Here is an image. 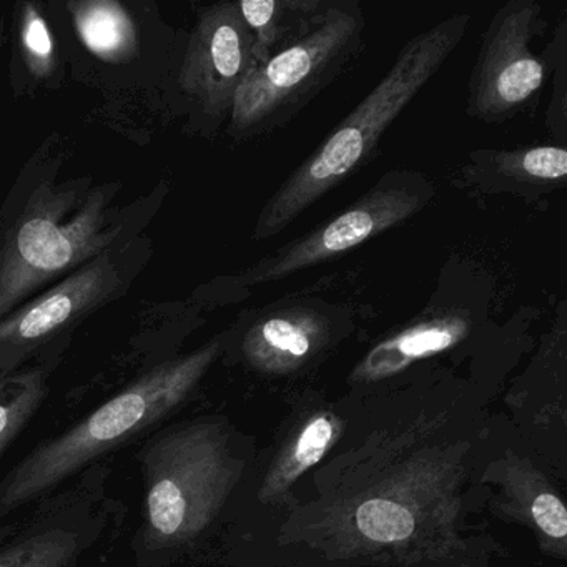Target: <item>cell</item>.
<instances>
[{
  "label": "cell",
  "instance_id": "obj_3",
  "mask_svg": "<svg viewBox=\"0 0 567 567\" xmlns=\"http://www.w3.org/2000/svg\"><path fill=\"white\" fill-rule=\"evenodd\" d=\"M470 24V14H454L410 39L377 87L268 198L255 220L251 240L277 237L371 162L388 128L453 55Z\"/></svg>",
  "mask_w": 567,
  "mask_h": 567
},
{
  "label": "cell",
  "instance_id": "obj_14",
  "mask_svg": "<svg viewBox=\"0 0 567 567\" xmlns=\"http://www.w3.org/2000/svg\"><path fill=\"white\" fill-rule=\"evenodd\" d=\"M474 317L461 308L427 311L377 341L348 373L344 393L357 398L386 393L441 367V358L461 353L474 333Z\"/></svg>",
  "mask_w": 567,
  "mask_h": 567
},
{
  "label": "cell",
  "instance_id": "obj_8",
  "mask_svg": "<svg viewBox=\"0 0 567 567\" xmlns=\"http://www.w3.org/2000/svg\"><path fill=\"white\" fill-rule=\"evenodd\" d=\"M434 194L433 182L420 172H386L343 212L255 261L235 285L251 290L341 257L421 214Z\"/></svg>",
  "mask_w": 567,
  "mask_h": 567
},
{
  "label": "cell",
  "instance_id": "obj_5",
  "mask_svg": "<svg viewBox=\"0 0 567 567\" xmlns=\"http://www.w3.org/2000/svg\"><path fill=\"white\" fill-rule=\"evenodd\" d=\"M364 31L367 19L357 0H331L310 35L251 65L231 105L230 137L257 141L290 124L360 58L367 48Z\"/></svg>",
  "mask_w": 567,
  "mask_h": 567
},
{
  "label": "cell",
  "instance_id": "obj_15",
  "mask_svg": "<svg viewBox=\"0 0 567 567\" xmlns=\"http://www.w3.org/2000/svg\"><path fill=\"white\" fill-rule=\"evenodd\" d=\"M121 287L117 268L101 255L0 320V357L22 353L87 317Z\"/></svg>",
  "mask_w": 567,
  "mask_h": 567
},
{
  "label": "cell",
  "instance_id": "obj_12",
  "mask_svg": "<svg viewBox=\"0 0 567 567\" xmlns=\"http://www.w3.org/2000/svg\"><path fill=\"white\" fill-rule=\"evenodd\" d=\"M254 64V38L237 2L198 14L178 72V87L210 125L228 122L235 94Z\"/></svg>",
  "mask_w": 567,
  "mask_h": 567
},
{
  "label": "cell",
  "instance_id": "obj_21",
  "mask_svg": "<svg viewBox=\"0 0 567 567\" xmlns=\"http://www.w3.org/2000/svg\"><path fill=\"white\" fill-rule=\"evenodd\" d=\"M18 35L22 59L31 74L41 81L51 78L59 64L58 42L38 6H19Z\"/></svg>",
  "mask_w": 567,
  "mask_h": 567
},
{
  "label": "cell",
  "instance_id": "obj_20",
  "mask_svg": "<svg viewBox=\"0 0 567 567\" xmlns=\"http://www.w3.org/2000/svg\"><path fill=\"white\" fill-rule=\"evenodd\" d=\"M81 544L75 530L64 527L39 530L0 554V567H71Z\"/></svg>",
  "mask_w": 567,
  "mask_h": 567
},
{
  "label": "cell",
  "instance_id": "obj_16",
  "mask_svg": "<svg viewBox=\"0 0 567 567\" xmlns=\"http://www.w3.org/2000/svg\"><path fill=\"white\" fill-rule=\"evenodd\" d=\"M461 175L480 194L514 195L534 204L566 188L567 152L559 144L477 148L467 155Z\"/></svg>",
  "mask_w": 567,
  "mask_h": 567
},
{
  "label": "cell",
  "instance_id": "obj_9",
  "mask_svg": "<svg viewBox=\"0 0 567 567\" xmlns=\"http://www.w3.org/2000/svg\"><path fill=\"white\" fill-rule=\"evenodd\" d=\"M546 28L536 0H507L481 39L467 84L466 112L484 124H503L526 112L546 84L553 55L540 58L533 42Z\"/></svg>",
  "mask_w": 567,
  "mask_h": 567
},
{
  "label": "cell",
  "instance_id": "obj_1",
  "mask_svg": "<svg viewBox=\"0 0 567 567\" xmlns=\"http://www.w3.org/2000/svg\"><path fill=\"white\" fill-rule=\"evenodd\" d=\"M497 396L443 370L360 398L343 440L225 567H496L507 549L480 519V473Z\"/></svg>",
  "mask_w": 567,
  "mask_h": 567
},
{
  "label": "cell",
  "instance_id": "obj_22",
  "mask_svg": "<svg viewBox=\"0 0 567 567\" xmlns=\"http://www.w3.org/2000/svg\"><path fill=\"white\" fill-rule=\"evenodd\" d=\"M553 51V68L556 71L554 78L553 102L547 112V125L550 127L554 137L559 141V145L566 142V24L560 22L557 29L556 42L550 45Z\"/></svg>",
  "mask_w": 567,
  "mask_h": 567
},
{
  "label": "cell",
  "instance_id": "obj_6",
  "mask_svg": "<svg viewBox=\"0 0 567 567\" xmlns=\"http://www.w3.org/2000/svg\"><path fill=\"white\" fill-rule=\"evenodd\" d=\"M360 406V398L348 393L333 398L303 390L293 394L274 440L258 450L231 513L227 547L264 529L287 509L305 476L343 440Z\"/></svg>",
  "mask_w": 567,
  "mask_h": 567
},
{
  "label": "cell",
  "instance_id": "obj_19",
  "mask_svg": "<svg viewBox=\"0 0 567 567\" xmlns=\"http://www.w3.org/2000/svg\"><path fill=\"white\" fill-rule=\"evenodd\" d=\"M45 393L44 374L39 370L0 380V454L34 416Z\"/></svg>",
  "mask_w": 567,
  "mask_h": 567
},
{
  "label": "cell",
  "instance_id": "obj_13",
  "mask_svg": "<svg viewBox=\"0 0 567 567\" xmlns=\"http://www.w3.org/2000/svg\"><path fill=\"white\" fill-rule=\"evenodd\" d=\"M353 331L340 308L295 303L251 321L238 341V360L261 380H297L313 371Z\"/></svg>",
  "mask_w": 567,
  "mask_h": 567
},
{
  "label": "cell",
  "instance_id": "obj_17",
  "mask_svg": "<svg viewBox=\"0 0 567 567\" xmlns=\"http://www.w3.org/2000/svg\"><path fill=\"white\" fill-rule=\"evenodd\" d=\"M331 0H244L238 11L254 38V64L297 44L323 22Z\"/></svg>",
  "mask_w": 567,
  "mask_h": 567
},
{
  "label": "cell",
  "instance_id": "obj_11",
  "mask_svg": "<svg viewBox=\"0 0 567 567\" xmlns=\"http://www.w3.org/2000/svg\"><path fill=\"white\" fill-rule=\"evenodd\" d=\"M499 414L509 436L567 483L566 324L559 321L523 373L506 383Z\"/></svg>",
  "mask_w": 567,
  "mask_h": 567
},
{
  "label": "cell",
  "instance_id": "obj_7",
  "mask_svg": "<svg viewBox=\"0 0 567 567\" xmlns=\"http://www.w3.org/2000/svg\"><path fill=\"white\" fill-rule=\"evenodd\" d=\"M72 192L39 188L0 251V320L55 278L104 255L114 244L104 195L75 207Z\"/></svg>",
  "mask_w": 567,
  "mask_h": 567
},
{
  "label": "cell",
  "instance_id": "obj_18",
  "mask_svg": "<svg viewBox=\"0 0 567 567\" xmlns=\"http://www.w3.org/2000/svg\"><path fill=\"white\" fill-rule=\"evenodd\" d=\"M69 14L81 44L105 64H127L137 58L141 41L131 12L117 0H75Z\"/></svg>",
  "mask_w": 567,
  "mask_h": 567
},
{
  "label": "cell",
  "instance_id": "obj_2",
  "mask_svg": "<svg viewBox=\"0 0 567 567\" xmlns=\"http://www.w3.org/2000/svg\"><path fill=\"white\" fill-rule=\"evenodd\" d=\"M258 450L257 437L224 416L198 417L148 443L141 454L147 543L185 549L230 524Z\"/></svg>",
  "mask_w": 567,
  "mask_h": 567
},
{
  "label": "cell",
  "instance_id": "obj_10",
  "mask_svg": "<svg viewBox=\"0 0 567 567\" xmlns=\"http://www.w3.org/2000/svg\"><path fill=\"white\" fill-rule=\"evenodd\" d=\"M496 420L493 447L480 473L481 486L486 491V511L526 529L544 556L566 563L564 483L509 436L497 413Z\"/></svg>",
  "mask_w": 567,
  "mask_h": 567
},
{
  "label": "cell",
  "instance_id": "obj_4",
  "mask_svg": "<svg viewBox=\"0 0 567 567\" xmlns=\"http://www.w3.org/2000/svg\"><path fill=\"white\" fill-rule=\"evenodd\" d=\"M227 348L214 338L198 350L165 361L117 396L92 411L68 433L32 451L0 484V514L9 513L181 406Z\"/></svg>",
  "mask_w": 567,
  "mask_h": 567
}]
</instances>
